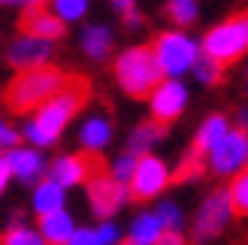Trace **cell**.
<instances>
[{
	"instance_id": "7c38bea8",
	"label": "cell",
	"mask_w": 248,
	"mask_h": 245,
	"mask_svg": "<svg viewBox=\"0 0 248 245\" xmlns=\"http://www.w3.org/2000/svg\"><path fill=\"white\" fill-rule=\"evenodd\" d=\"M18 24H21V31L28 36H36V40H46V43L64 36V21H61L55 12L43 9V6H28L21 12Z\"/></svg>"
},
{
	"instance_id": "3957f363",
	"label": "cell",
	"mask_w": 248,
	"mask_h": 245,
	"mask_svg": "<svg viewBox=\"0 0 248 245\" xmlns=\"http://www.w3.org/2000/svg\"><path fill=\"white\" fill-rule=\"evenodd\" d=\"M115 76H118V85L124 88V94L130 97H148L157 82H160V67L152 55V48L145 46H136V48H127L124 55H118L115 61Z\"/></svg>"
},
{
	"instance_id": "277c9868",
	"label": "cell",
	"mask_w": 248,
	"mask_h": 245,
	"mask_svg": "<svg viewBox=\"0 0 248 245\" xmlns=\"http://www.w3.org/2000/svg\"><path fill=\"white\" fill-rule=\"evenodd\" d=\"M248 52V12H239L227 21H221L212 28L203 40V52L209 61H215L218 67H230Z\"/></svg>"
},
{
	"instance_id": "f546056e",
	"label": "cell",
	"mask_w": 248,
	"mask_h": 245,
	"mask_svg": "<svg viewBox=\"0 0 248 245\" xmlns=\"http://www.w3.org/2000/svg\"><path fill=\"white\" fill-rule=\"evenodd\" d=\"M67 245H100V239H97V230L82 227V230H73V236H70Z\"/></svg>"
},
{
	"instance_id": "e575fe53",
	"label": "cell",
	"mask_w": 248,
	"mask_h": 245,
	"mask_svg": "<svg viewBox=\"0 0 248 245\" xmlns=\"http://www.w3.org/2000/svg\"><path fill=\"white\" fill-rule=\"evenodd\" d=\"M18 3H24V6H46L48 0H18Z\"/></svg>"
},
{
	"instance_id": "44dd1931",
	"label": "cell",
	"mask_w": 248,
	"mask_h": 245,
	"mask_svg": "<svg viewBox=\"0 0 248 245\" xmlns=\"http://www.w3.org/2000/svg\"><path fill=\"white\" fill-rule=\"evenodd\" d=\"M160 233H164V227H160V221L155 215H140L130 224V242L133 245H155Z\"/></svg>"
},
{
	"instance_id": "30bf717a",
	"label": "cell",
	"mask_w": 248,
	"mask_h": 245,
	"mask_svg": "<svg viewBox=\"0 0 248 245\" xmlns=\"http://www.w3.org/2000/svg\"><path fill=\"white\" fill-rule=\"evenodd\" d=\"M230 200H227V191H215L212 197L203 203L200 215H197V224H194V239H212L218 236L221 230L227 227L230 221Z\"/></svg>"
},
{
	"instance_id": "7402d4cb",
	"label": "cell",
	"mask_w": 248,
	"mask_h": 245,
	"mask_svg": "<svg viewBox=\"0 0 248 245\" xmlns=\"http://www.w3.org/2000/svg\"><path fill=\"white\" fill-rule=\"evenodd\" d=\"M227 200H230V209L248 218V169H239L236 176H233V185L227 191Z\"/></svg>"
},
{
	"instance_id": "ffe728a7",
	"label": "cell",
	"mask_w": 248,
	"mask_h": 245,
	"mask_svg": "<svg viewBox=\"0 0 248 245\" xmlns=\"http://www.w3.org/2000/svg\"><path fill=\"white\" fill-rule=\"evenodd\" d=\"M109 137H112V124H109L106 118H91L88 124L82 127V137L79 139H82V145L88 152H100L103 145L109 142Z\"/></svg>"
},
{
	"instance_id": "6da1fadb",
	"label": "cell",
	"mask_w": 248,
	"mask_h": 245,
	"mask_svg": "<svg viewBox=\"0 0 248 245\" xmlns=\"http://www.w3.org/2000/svg\"><path fill=\"white\" fill-rule=\"evenodd\" d=\"M91 97V82L85 76H67V85L61 88L52 100H46L43 106L33 109V118L28 121V139L33 145H52L64 127L70 124V118L85 106V100Z\"/></svg>"
},
{
	"instance_id": "9a60e30c",
	"label": "cell",
	"mask_w": 248,
	"mask_h": 245,
	"mask_svg": "<svg viewBox=\"0 0 248 245\" xmlns=\"http://www.w3.org/2000/svg\"><path fill=\"white\" fill-rule=\"evenodd\" d=\"M40 230H43V239L48 245H67L70 236H73V230H76V224H73V218L64 212V209H58V212H48V215H40Z\"/></svg>"
},
{
	"instance_id": "603a6c76",
	"label": "cell",
	"mask_w": 248,
	"mask_h": 245,
	"mask_svg": "<svg viewBox=\"0 0 248 245\" xmlns=\"http://www.w3.org/2000/svg\"><path fill=\"white\" fill-rule=\"evenodd\" d=\"M203 157H206V154H200V152L191 149L188 154H185V161L179 164V169L170 176V182H191V179H197V176H203V169H206Z\"/></svg>"
},
{
	"instance_id": "52a82bcc",
	"label": "cell",
	"mask_w": 248,
	"mask_h": 245,
	"mask_svg": "<svg viewBox=\"0 0 248 245\" xmlns=\"http://www.w3.org/2000/svg\"><path fill=\"white\" fill-rule=\"evenodd\" d=\"M170 185V169L167 164L155 154H140L136 157V169L130 176V188L127 194L133 200H152Z\"/></svg>"
},
{
	"instance_id": "4316f807",
	"label": "cell",
	"mask_w": 248,
	"mask_h": 245,
	"mask_svg": "<svg viewBox=\"0 0 248 245\" xmlns=\"http://www.w3.org/2000/svg\"><path fill=\"white\" fill-rule=\"evenodd\" d=\"M167 12L172 15V21H176V24L188 28V24L197 18V0H170Z\"/></svg>"
},
{
	"instance_id": "d6986e66",
	"label": "cell",
	"mask_w": 248,
	"mask_h": 245,
	"mask_svg": "<svg viewBox=\"0 0 248 245\" xmlns=\"http://www.w3.org/2000/svg\"><path fill=\"white\" fill-rule=\"evenodd\" d=\"M164 133H167V124H160V121H148V124L136 127L133 137H130V154L140 157L142 152L152 149L157 139H164Z\"/></svg>"
},
{
	"instance_id": "83f0119b",
	"label": "cell",
	"mask_w": 248,
	"mask_h": 245,
	"mask_svg": "<svg viewBox=\"0 0 248 245\" xmlns=\"http://www.w3.org/2000/svg\"><path fill=\"white\" fill-rule=\"evenodd\" d=\"M155 218L160 221V227H167V230H179V224H182V212H179V206H172V203H160Z\"/></svg>"
},
{
	"instance_id": "cb8c5ba5",
	"label": "cell",
	"mask_w": 248,
	"mask_h": 245,
	"mask_svg": "<svg viewBox=\"0 0 248 245\" xmlns=\"http://www.w3.org/2000/svg\"><path fill=\"white\" fill-rule=\"evenodd\" d=\"M52 12L61 21H79L88 12V0H52Z\"/></svg>"
},
{
	"instance_id": "5bb4252c",
	"label": "cell",
	"mask_w": 248,
	"mask_h": 245,
	"mask_svg": "<svg viewBox=\"0 0 248 245\" xmlns=\"http://www.w3.org/2000/svg\"><path fill=\"white\" fill-rule=\"evenodd\" d=\"M6 167H9V176H16L18 182H24V185L36 182V179L43 176V169H46L40 152H33V149H21V145L9 149V154H6Z\"/></svg>"
},
{
	"instance_id": "8fae6325",
	"label": "cell",
	"mask_w": 248,
	"mask_h": 245,
	"mask_svg": "<svg viewBox=\"0 0 248 245\" xmlns=\"http://www.w3.org/2000/svg\"><path fill=\"white\" fill-rule=\"evenodd\" d=\"M185 103H188V91L179 79H164L152 91V112H155V121H160V124H170L172 118H179Z\"/></svg>"
},
{
	"instance_id": "484cf974",
	"label": "cell",
	"mask_w": 248,
	"mask_h": 245,
	"mask_svg": "<svg viewBox=\"0 0 248 245\" xmlns=\"http://www.w3.org/2000/svg\"><path fill=\"white\" fill-rule=\"evenodd\" d=\"M194 73H197V79H203L206 85L224 82V67H218L215 61H209L206 55H197V61H194Z\"/></svg>"
},
{
	"instance_id": "e0dca14e",
	"label": "cell",
	"mask_w": 248,
	"mask_h": 245,
	"mask_svg": "<svg viewBox=\"0 0 248 245\" xmlns=\"http://www.w3.org/2000/svg\"><path fill=\"white\" fill-rule=\"evenodd\" d=\"M33 209H36V215H48V212L64 209V188L52 179L40 182L33 191Z\"/></svg>"
},
{
	"instance_id": "8992f818",
	"label": "cell",
	"mask_w": 248,
	"mask_h": 245,
	"mask_svg": "<svg viewBox=\"0 0 248 245\" xmlns=\"http://www.w3.org/2000/svg\"><path fill=\"white\" fill-rule=\"evenodd\" d=\"M97 176H106V161L100 152H82V154H64L58 157L48 169V179L58 182L61 188L70 185H82V182H91Z\"/></svg>"
},
{
	"instance_id": "2e32d148",
	"label": "cell",
	"mask_w": 248,
	"mask_h": 245,
	"mask_svg": "<svg viewBox=\"0 0 248 245\" xmlns=\"http://www.w3.org/2000/svg\"><path fill=\"white\" fill-rule=\"evenodd\" d=\"M227 130H230V124H227V118H224V115H209V118L203 121L200 133H197V139H194V152L209 154L221 139H224V133H227Z\"/></svg>"
},
{
	"instance_id": "4dcf8cb0",
	"label": "cell",
	"mask_w": 248,
	"mask_h": 245,
	"mask_svg": "<svg viewBox=\"0 0 248 245\" xmlns=\"http://www.w3.org/2000/svg\"><path fill=\"white\" fill-rule=\"evenodd\" d=\"M16 145H18V133L9 130L6 124H0V152H3V149H16Z\"/></svg>"
},
{
	"instance_id": "8d00e7d4",
	"label": "cell",
	"mask_w": 248,
	"mask_h": 245,
	"mask_svg": "<svg viewBox=\"0 0 248 245\" xmlns=\"http://www.w3.org/2000/svg\"><path fill=\"white\" fill-rule=\"evenodd\" d=\"M124 245H133V242H130V239H127V242H124Z\"/></svg>"
},
{
	"instance_id": "d590c367",
	"label": "cell",
	"mask_w": 248,
	"mask_h": 245,
	"mask_svg": "<svg viewBox=\"0 0 248 245\" xmlns=\"http://www.w3.org/2000/svg\"><path fill=\"white\" fill-rule=\"evenodd\" d=\"M0 3H18V0H0Z\"/></svg>"
},
{
	"instance_id": "4fadbf2b",
	"label": "cell",
	"mask_w": 248,
	"mask_h": 245,
	"mask_svg": "<svg viewBox=\"0 0 248 245\" xmlns=\"http://www.w3.org/2000/svg\"><path fill=\"white\" fill-rule=\"evenodd\" d=\"M48 55H52V43L46 40H36V36H18L9 48V61L16 64L18 70H31V67H43Z\"/></svg>"
},
{
	"instance_id": "5b68a950",
	"label": "cell",
	"mask_w": 248,
	"mask_h": 245,
	"mask_svg": "<svg viewBox=\"0 0 248 245\" xmlns=\"http://www.w3.org/2000/svg\"><path fill=\"white\" fill-rule=\"evenodd\" d=\"M152 55L157 61V67L160 73H167L170 79H176L182 76V73H188L194 67V61H197V43L188 40L185 33L179 31H167V33H160L155 46H152Z\"/></svg>"
},
{
	"instance_id": "d6a6232c",
	"label": "cell",
	"mask_w": 248,
	"mask_h": 245,
	"mask_svg": "<svg viewBox=\"0 0 248 245\" xmlns=\"http://www.w3.org/2000/svg\"><path fill=\"white\" fill-rule=\"evenodd\" d=\"M155 245H185V239L179 236V230H167V233H160Z\"/></svg>"
},
{
	"instance_id": "ba28073f",
	"label": "cell",
	"mask_w": 248,
	"mask_h": 245,
	"mask_svg": "<svg viewBox=\"0 0 248 245\" xmlns=\"http://www.w3.org/2000/svg\"><path fill=\"white\" fill-rule=\"evenodd\" d=\"M209 154H212V169L218 176H236L239 169H245V164H248V133H245V127L227 130L224 139Z\"/></svg>"
},
{
	"instance_id": "ac0fdd59",
	"label": "cell",
	"mask_w": 248,
	"mask_h": 245,
	"mask_svg": "<svg viewBox=\"0 0 248 245\" xmlns=\"http://www.w3.org/2000/svg\"><path fill=\"white\" fill-rule=\"evenodd\" d=\"M82 48L94 61H103L109 52H112V33H109L106 28H100V24H94V28H88L82 33Z\"/></svg>"
},
{
	"instance_id": "f1b7e54d",
	"label": "cell",
	"mask_w": 248,
	"mask_h": 245,
	"mask_svg": "<svg viewBox=\"0 0 248 245\" xmlns=\"http://www.w3.org/2000/svg\"><path fill=\"white\" fill-rule=\"evenodd\" d=\"M133 169H136V154H130V152H127V154H121L118 161H115V173H112V179L124 185V182H130Z\"/></svg>"
},
{
	"instance_id": "9c48e42d",
	"label": "cell",
	"mask_w": 248,
	"mask_h": 245,
	"mask_svg": "<svg viewBox=\"0 0 248 245\" xmlns=\"http://www.w3.org/2000/svg\"><path fill=\"white\" fill-rule=\"evenodd\" d=\"M88 197H91V209L97 218H112L124 206V200H130V194L112 176H97L88 182Z\"/></svg>"
},
{
	"instance_id": "7a4b0ae2",
	"label": "cell",
	"mask_w": 248,
	"mask_h": 245,
	"mask_svg": "<svg viewBox=\"0 0 248 245\" xmlns=\"http://www.w3.org/2000/svg\"><path fill=\"white\" fill-rule=\"evenodd\" d=\"M67 76L70 73L58 70V67H31V70H21L16 79H12L9 91H6V106L12 112H33L36 106H43L46 100L52 97L67 85Z\"/></svg>"
},
{
	"instance_id": "836d02e7",
	"label": "cell",
	"mask_w": 248,
	"mask_h": 245,
	"mask_svg": "<svg viewBox=\"0 0 248 245\" xmlns=\"http://www.w3.org/2000/svg\"><path fill=\"white\" fill-rule=\"evenodd\" d=\"M6 182H9V167H6V157H0V194H3Z\"/></svg>"
},
{
	"instance_id": "1f68e13d",
	"label": "cell",
	"mask_w": 248,
	"mask_h": 245,
	"mask_svg": "<svg viewBox=\"0 0 248 245\" xmlns=\"http://www.w3.org/2000/svg\"><path fill=\"white\" fill-rule=\"evenodd\" d=\"M97 239H100V245H112V242H118V230L112 224H100L97 227Z\"/></svg>"
},
{
	"instance_id": "d4e9b609",
	"label": "cell",
	"mask_w": 248,
	"mask_h": 245,
	"mask_svg": "<svg viewBox=\"0 0 248 245\" xmlns=\"http://www.w3.org/2000/svg\"><path fill=\"white\" fill-rule=\"evenodd\" d=\"M0 245H48V242L28 227H9L6 233H0Z\"/></svg>"
}]
</instances>
